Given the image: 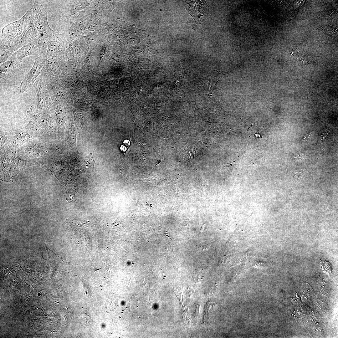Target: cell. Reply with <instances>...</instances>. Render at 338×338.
<instances>
[{
	"label": "cell",
	"mask_w": 338,
	"mask_h": 338,
	"mask_svg": "<svg viewBox=\"0 0 338 338\" xmlns=\"http://www.w3.org/2000/svg\"><path fill=\"white\" fill-rule=\"evenodd\" d=\"M47 50L46 54L56 57L62 50V42L55 34L46 41Z\"/></svg>",
	"instance_id": "obj_9"
},
{
	"label": "cell",
	"mask_w": 338,
	"mask_h": 338,
	"mask_svg": "<svg viewBox=\"0 0 338 338\" xmlns=\"http://www.w3.org/2000/svg\"><path fill=\"white\" fill-rule=\"evenodd\" d=\"M13 53H14L13 52L11 49H0V64H2L6 61Z\"/></svg>",
	"instance_id": "obj_12"
},
{
	"label": "cell",
	"mask_w": 338,
	"mask_h": 338,
	"mask_svg": "<svg viewBox=\"0 0 338 338\" xmlns=\"http://www.w3.org/2000/svg\"><path fill=\"white\" fill-rule=\"evenodd\" d=\"M59 66L57 58L46 54L45 64L41 74H45L56 77Z\"/></svg>",
	"instance_id": "obj_10"
},
{
	"label": "cell",
	"mask_w": 338,
	"mask_h": 338,
	"mask_svg": "<svg viewBox=\"0 0 338 338\" xmlns=\"http://www.w3.org/2000/svg\"><path fill=\"white\" fill-rule=\"evenodd\" d=\"M22 61L13 53L0 67V78L6 80L18 74L21 70Z\"/></svg>",
	"instance_id": "obj_6"
},
{
	"label": "cell",
	"mask_w": 338,
	"mask_h": 338,
	"mask_svg": "<svg viewBox=\"0 0 338 338\" xmlns=\"http://www.w3.org/2000/svg\"><path fill=\"white\" fill-rule=\"evenodd\" d=\"M312 133L313 132H312L304 136L302 140V141H304L307 139L309 138L310 136L312 134Z\"/></svg>",
	"instance_id": "obj_16"
},
{
	"label": "cell",
	"mask_w": 338,
	"mask_h": 338,
	"mask_svg": "<svg viewBox=\"0 0 338 338\" xmlns=\"http://www.w3.org/2000/svg\"><path fill=\"white\" fill-rule=\"evenodd\" d=\"M24 18L9 23L4 27L2 32L0 39V48L12 49L15 38L23 32Z\"/></svg>",
	"instance_id": "obj_1"
},
{
	"label": "cell",
	"mask_w": 338,
	"mask_h": 338,
	"mask_svg": "<svg viewBox=\"0 0 338 338\" xmlns=\"http://www.w3.org/2000/svg\"><path fill=\"white\" fill-rule=\"evenodd\" d=\"M95 163V160L92 159H90L86 161V166L87 167H91L93 166V167L94 168V165Z\"/></svg>",
	"instance_id": "obj_15"
},
{
	"label": "cell",
	"mask_w": 338,
	"mask_h": 338,
	"mask_svg": "<svg viewBox=\"0 0 338 338\" xmlns=\"http://www.w3.org/2000/svg\"><path fill=\"white\" fill-rule=\"evenodd\" d=\"M295 158H298L299 159H301V158H303V156H302V155H299L297 156L296 157H295Z\"/></svg>",
	"instance_id": "obj_17"
},
{
	"label": "cell",
	"mask_w": 338,
	"mask_h": 338,
	"mask_svg": "<svg viewBox=\"0 0 338 338\" xmlns=\"http://www.w3.org/2000/svg\"><path fill=\"white\" fill-rule=\"evenodd\" d=\"M45 64V55L35 58L34 63L31 70L25 77L18 87L19 94L25 92L33 86L37 79L42 74Z\"/></svg>",
	"instance_id": "obj_3"
},
{
	"label": "cell",
	"mask_w": 338,
	"mask_h": 338,
	"mask_svg": "<svg viewBox=\"0 0 338 338\" xmlns=\"http://www.w3.org/2000/svg\"><path fill=\"white\" fill-rule=\"evenodd\" d=\"M174 289L176 295L181 301V304H182V297L184 290L183 287L181 286H176L174 287Z\"/></svg>",
	"instance_id": "obj_13"
},
{
	"label": "cell",
	"mask_w": 338,
	"mask_h": 338,
	"mask_svg": "<svg viewBox=\"0 0 338 338\" xmlns=\"http://www.w3.org/2000/svg\"><path fill=\"white\" fill-rule=\"evenodd\" d=\"M34 25L38 33L54 31L50 27L47 19V13L42 4L35 1L31 7Z\"/></svg>",
	"instance_id": "obj_4"
},
{
	"label": "cell",
	"mask_w": 338,
	"mask_h": 338,
	"mask_svg": "<svg viewBox=\"0 0 338 338\" xmlns=\"http://www.w3.org/2000/svg\"><path fill=\"white\" fill-rule=\"evenodd\" d=\"M47 50V45L46 41L36 37L32 39L15 53L17 57L22 61L24 58L30 55H34L35 58L45 55Z\"/></svg>",
	"instance_id": "obj_2"
},
{
	"label": "cell",
	"mask_w": 338,
	"mask_h": 338,
	"mask_svg": "<svg viewBox=\"0 0 338 338\" xmlns=\"http://www.w3.org/2000/svg\"><path fill=\"white\" fill-rule=\"evenodd\" d=\"M320 263L325 271V269H327L328 271H330L331 266L329 262L326 261L324 259H321L320 260Z\"/></svg>",
	"instance_id": "obj_14"
},
{
	"label": "cell",
	"mask_w": 338,
	"mask_h": 338,
	"mask_svg": "<svg viewBox=\"0 0 338 338\" xmlns=\"http://www.w3.org/2000/svg\"><path fill=\"white\" fill-rule=\"evenodd\" d=\"M32 39L23 32L20 35L16 37L14 41L12 47V50L13 53L26 45Z\"/></svg>",
	"instance_id": "obj_11"
},
{
	"label": "cell",
	"mask_w": 338,
	"mask_h": 338,
	"mask_svg": "<svg viewBox=\"0 0 338 338\" xmlns=\"http://www.w3.org/2000/svg\"><path fill=\"white\" fill-rule=\"evenodd\" d=\"M33 86L37 94V108L40 109H49L51 107L53 102L50 98L48 90L40 75Z\"/></svg>",
	"instance_id": "obj_5"
},
{
	"label": "cell",
	"mask_w": 338,
	"mask_h": 338,
	"mask_svg": "<svg viewBox=\"0 0 338 338\" xmlns=\"http://www.w3.org/2000/svg\"><path fill=\"white\" fill-rule=\"evenodd\" d=\"M186 8L196 21L201 22L207 16L208 6L205 1H193L187 2Z\"/></svg>",
	"instance_id": "obj_7"
},
{
	"label": "cell",
	"mask_w": 338,
	"mask_h": 338,
	"mask_svg": "<svg viewBox=\"0 0 338 338\" xmlns=\"http://www.w3.org/2000/svg\"><path fill=\"white\" fill-rule=\"evenodd\" d=\"M24 25L23 32L32 39L36 37L38 31L35 27L32 10L30 8L23 16Z\"/></svg>",
	"instance_id": "obj_8"
}]
</instances>
